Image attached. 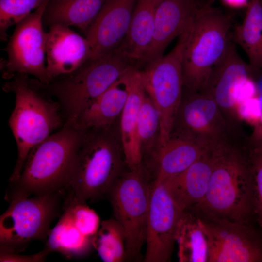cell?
Returning <instances> with one entry per match:
<instances>
[{
  "instance_id": "obj_20",
  "label": "cell",
  "mask_w": 262,
  "mask_h": 262,
  "mask_svg": "<svg viewBox=\"0 0 262 262\" xmlns=\"http://www.w3.org/2000/svg\"><path fill=\"white\" fill-rule=\"evenodd\" d=\"M145 94L140 69L133 65L130 70L129 96L120 118V140L125 162L129 169L142 163L143 154L137 134V117Z\"/></svg>"
},
{
  "instance_id": "obj_4",
  "label": "cell",
  "mask_w": 262,
  "mask_h": 262,
  "mask_svg": "<svg viewBox=\"0 0 262 262\" xmlns=\"http://www.w3.org/2000/svg\"><path fill=\"white\" fill-rule=\"evenodd\" d=\"M232 15L209 4L198 6L186 28L182 68L183 89L202 92L231 40Z\"/></svg>"
},
{
  "instance_id": "obj_27",
  "label": "cell",
  "mask_w": 262,
  "mask_h": 262,
  "mask_svg": "<svg viewBox=\"0 0 262 262\" xmlns=\"http://www.w3.org/2000/svg\"><path fill=\"white\" fill-rule=\"evenodd\" d=\"M93 247L105 262H121L127 260L124 230L114 218L101 222L92 238Z\"/></svg>"
},
{
  "instance_id": "obj_5",
  "label": "cell",
  "mask_w": 262,
  "mask_h": 262,
  "mask_svg": "<svg viewBox=\"0 0 262 262\" xmlns=\"http://www.w3.org/2000/svg\"><path fill=\"white\" fill-rule=\"evenodd\" d=\"M27 74H17L3 88L15 96V105L9 124L17 148L16 164L10 182L19 177L30 151L60 127V105L46 99L31 84Z\"/></svg>"
},
{
  "instance_id": "obj_34",
  "label": "cell",
  "mask_w": 262,
  "mask_h": 262,
  "mask_svg": "<svg viewBox=\"0 0 262 262\" xmlns=\"http://www.w3.org/2000/svg\"><path fill=\"white\" fill-rule=\"evenodd\" d=\"M224 3L232 8H242L247 7L249 0H222Z\"/></svg>"
},
{
  "instance_id": "obj_1",
  "label": "cell",
  "mask_w": 262,
  "mask_h": 262,
  "mask_svg": "<svg viewBox=\"0 0 262 262\" xmlns=\"http://www.w3.org/2000/svg\"><path fill=\"white\" fill-rule=\"evenodd\" d=\"M211 149L214 164L207 192L188 210L205 218L256 222L248 137L231 138Z\"/></svg>"
},
{
  "instance_id": "obj_30",
  "label": "cell",
  "mask_w": 262,
  "mask_h": 262,
  "mask_svg": "<svg viewBox=\"0 0 262 262\" xmlns=\"http://www.w3.org/2000/svg\"><path fill=\"white\" fill-rule=\"evenodd\" d=\"M66 209L77 229L84 235L90 238L99 229L101 222L97 213L85 203L79 202L68 195L65 203Z\"/></svg>"
},
{
  "instance_id": "obj_22",
  "label": "cell",
  "mask_w": 262,
  "mask_h": 262,
  "mask_svg": "<svg viewBox=\"0 0 262 262\" xmlns=\"http://www.w3.org/2000/svg\"><path fill=\"white\" fill-rule=\"evenodd\" d=\"M210 148L184 137L171 136L151 155L154 160V180H162L187 169Z\"/></svg>"
},
{
  "instance_id": "obj_21",
  "label": "cell",
  "mask_w": 262,
  "mask_h": 262,
  "mask_svg": "<svg viewBox=\"0 0 262 262\" xmlns=\"http://www.w3.org/2000/svg\"><path fill=\"white\" fill-rule=\"evenodd\" d=\"M158 0H137L127 34L118 49L134 65L143 60L151 43Z\"/></svg>"
},
{
  "instance_id": "obj_19",
  "label": "cell",
  "mask_w": 262,
  "mask_h": 262,
  "mask_svg": "<svg viewBox=\"0 0 262 262\" xmlns=\"http://www.w3.org/2000/svg\"><path fill=\"white\" fill-rule=\"evenodd\" d=\"M213 164V154L210 149L182 173L165 179L174 199L182 210H188L203 200Z\"/></svg>"
},
{
  "instance_id": "obj_13",
  "label": "cell",
  "mask_w": 262,
  "mask_h": 262,
  "mask_svg": "<svg viewBox=\"0 0 262 262\" xmlns=\"http://www.w3.org/2000/svg\"><path fill=\"white\" fill-rule=\"evenodd\" d=\"M197 217L207 241V262H262V229L256 222Z\"/></svg>"
},
{
  "instance_id": "obj_16",
  "label": "cell",
  "mask_w": 262,
  "mask_h": 262,
  "mask_svg": "<svg viewBox=\"0 0 262 262\" xmlns=\"http://www.w3.org/2000/svg\"><path fill=\"white\" fill-rule=\"evenodd\" d=\"M92 57L89 43L70 27L53 25L47 33L46 61L51 82L70 74Z\"/></svg>"
},
{
  "instance_id": "obj_17",
  "label": "cell",
  "mask_w": 262,
  "mask_h": 262,
  "mask_svg": "<svg viewBox=\"0 0 262 262\" xmlns=\"http://www.w3.org/2000/svg\"><path fill=\"white\" fill-rule=\"evenodd\" d=\"M198 6L195 0H158L153 38L142 64L164 55L172 41L184 32Z\"/></svg>"
},
{
  "instance_id": "obj_29",
  "label": "cell",
  "mask_w": 262,
  "mask_h": 262,
  "mask_svg": "<svg viewBox=\"0 0 262 262\" xmlns=\"http://www.w3.org/2000/svg\"><path fill=\"white\" fill-rule=\"evenodd\" d=\"M46 0H0V37L6 40L8 28L16 25Z\"/></svg>"
},
{
  "instance_id": "obj_10",
  "label": "cell",
  "mask_w": 262,
  "mask_h": 262,
  "mask_svg": "<svg viewBox=\"0 0 262 262\" xmlns=\"http://www.w3.org/2000/svg\"><path fill=\"white\" fill-rule=\"evenodd\" d=\"M202 92L215 101L231 131L242 129L237 106L258 96V89L248 63L241 57L231 39L225 53L213 67Z\"/></svg>"
},
{
  "instance_id": "obj_28",
  "label": "cell",
  "mask_w": 262,
  "mask_h": 262,
  "mask_svg": "<svg viewBox=\"0 0 262 262\" xmlns=\"http://www.w3.org/2000/svg\"><path fill=\"white\" fill-rule=\"evenodd\" d=\"M160 125L159 111L146 93L137 117V134L143 156L144 153L151 155L158 147Z\"/></svg>"
},
{
  "instance_id": "obj_23",
  "label": "cell",
  "mask_w": 262,
  "mask_h": 262,
  "mask_svg": "<svg viewBox=\"0 0 262 262\" xmlns=\"http://www.w3.org/2000/svg\"><path fill=\"white\" fill-rule=\"evenodd\" d=\"M231 39L246 53L252 77L262 73V0H249L243 20L233 27Z\"/></svg>"
},
{
  "instance_id": "obj_24",
  "label": "cell",
  "mask_w": 262,
  "mask_h": 262,
  "mask_svg": "<svg viewBox=\"0 0 262 262\" xmlns=\"http://www.w3.org/2000/svg\"><path fill=\"white\" fill-rule=\"evenodd\" d=\"M106 0H49L43 15V25L75 26L85 33Z\"/></svg>"
},
{
  "instance_id": "obj_18",
  "label": "cell",
  "mask_w": 262,
  "mask_h": 262,
  "mask_svg": "<svg viewBox=\"0 0 262 262\" xmlns=\"http://www.w3.org/2000/svg\"><path fill=\"white\" fill-rule=\"evenodd\" d=\"M132 66L89 103L80 112L73 124L83 131L113 126L120 117L128 98L130 70Z\"/></svg>"
},
{
  "instance_id": "obj_26",
  "label": "cell",
  "mask_w": 262,
  "mask_h": 262,
  "mask_svg": "<svg viewBox=\"0 0 262 262\" xmlns=\"http://www.w3.org/2000/svg\"><path fill=\"white\" fill-rule=\"evenodd\" d=\"M175 241L180 262H207L208 245L196 215L185 211L177 228Z\"/></svg>"
},
{
  "instance_id": "obj_3",
  "label": "cell",
  "mask_w": 262,
  "mask_h": 262,
  "mask_svg": "<svg viewBox=\"0 0 262 262\" xmlns=\"http://www.w3.org/2000/svg\"><path fill=\"white\" fill-rule=\"evenodd\" d=\"M84 131L66 190L73 198L85 203L107 195L126 164L113 126Z\"/></svg>"
},
{
  "instance_id": "obj_9",
  "label": "cell",
  "mask_w": 262,
  "mask_h": 262,
  "mask_svg": "<svg viewBox=\"0 0 262 262\" xmlns=\"http://www.w3.org/2000/svg\"><path fill=\"white\" fill-rule=\"evenodd\" d=\"M186 28L174 48L166 55L146 64L140 70L146 93L160 114L159 147L170 138L175 117L181 101L183 86V52Z\"/></svg>"
},
{
  "instance_id": "obj_6",
  "label": "cell",
  "mask_w": 262,
  "mask_h": 262,
  "mask_svg": "<svg viewBox=\"0 0 262 262\" xmlns=\"http://www.w3.org/2000/svg\"><path fill=\"white\" fill-rule=\"evenodd\" d=\"M132 64L117 48L91 58L73 72L48 84L35 83L57 98L66 122L73 123L80 112L125 73Z\"/></svg>"
},
{
  "instance_id": "obj_31",
  "label": "cell",
  "mask_w": 262,
  "mask_h": 262,
  "mask_svg": "<svg viewBox=\"0 0 262 262\" xmlns=\"http://www.w3.org/2000/svg\"><path fill=\"white\" fill-rule=\"evenodd\" d=\"M253 178V205L255 221L262 229V143L249 142Z\"/></svg>"
},
{
  "instance_id": "obj_8",
  "label": "cell",
  "mask_w": 262,
  "mask_h": 262,
  "mask_svg": "<svg viewBox=\"0 0 262 262\" xmlns=\"http://www.w3.org/2000/svg\"><path fill=\"white\" fill-rule=\"evenodd\" d=\"M152 181L148 169L142 163L124 171L107 194L115 218L124 231L128 260L139 261L141 258Z\"/></svg>"
},
{
  "instance_id": "obj_15",
  "label": "cell",
  "mask_w": 262,
  "mask_h": 262,
  "mask_svg": "<svg viewBox=\"0 0 262 262\" xmlns=\"http://www.w3.org/2000/svg\"><path fill=\"white\" fill-rule=\"evenodd\" d=\"M137 0H106L85 33L91 58L103 56L118 48L128 32Z\"/></svg>"
},
{
  "instance_id": "obj_25",
  "label": "cell",
  "mask_w": 262,
  "mask_h": 262,
  "mask_svg": "<svg viewBox=\"0 0 262 262\" xmlns=\"http://www.w3.org/2000/svg\"><path fill=\"white\" fill-rule=\"evenodd\" d=\"M45 247L50 252H58L67 259L83 257L93 248L92 239L77 229L65 208L57 223L50 230Z\"/></svg>"
},
{
  "instance_id": "obj_11",
  "label": "cell",
  "mask_w": 262,
  "mask_h": 262,
  "mask_svg": "<svg viewBox=\"0 0 262 262\" xmlns=\"http://www.w3.org/2000/svg\"><path fill=\"white\" fill-rule=\"evenodd\" d=\"M46 0L16 25L6 48L7 58L2 63L3 76L11 79L17 74L33 76L42 84L51 80L46 70V35L43 15Z\"/></svg>"
},
{
  "instance_id": "obj_14",
  "label": "cell",
  "mask_w": 262,
  "mask_h": 262,
  "mask_svg": "<svg viewBox=\"0 0 262 262\" xmlns=\"http://www.w3.org/2000/svg\"><path fill=\"white\" fill-rule=\"evenodd\" d=\"M184 212L174 199L166 180H154L147 218L144 262L170 260L178 224Z\"/></svg>"
},
{
  "instance_id": "obj_33",
  "label": "cell",
  "mask_w": 262,
  "mask_h": 262,
  "mask_svg": "<svg viewBox=\"0 0 262 262\" xmlns=\"http://www.w3.org/2000/svg\"><path fill=\"white\" fill-rule=\"evenodd\" d=\"M261 108V115L258 124L254 126L252 134L249 136L250 140L254 143H262V93L258 94Z\"/></svg>"
},
{
  "instance_id": "obj_12",
  "label": "cell",
  "mask_w": 262,
  "mask_h": 262,
  "mask_svg": "<svg viewBox=\"0 0 262 262\" xmlns=\"http://www.w3.org/2000/svg\"><path fill=\"white\" fill-rule=\"evenodd\" d=\"M171 136L188 138L211 149L234 134L211 96L183 89Z\"/></svg>"
},
{
  "instance_id": "obj_2",
  "label": "cell",
  "mask_w": 262,
  "mask_h": 262,
  "mask_svg": "<svg viewBox=\"0 0 262 262\" xmlns=\"http://www.w3.org/2000/svg\"><path fill=\"white\" fill-rule=\"evenodd\" d=\"M84 131L65 122L33 147L18 178L10 182L8 200L66 190Z\"/></svg>"
},
{
  "instance_id": "obj_32",
  "label": "cell",
  "mask_w": 262,
  "mask_h": 262,
  "mask_svg": "<svg viewBox=\"0 0 262 262\" xmlns=\"http://www.w3.org/2000/svg\"><path fill=\"white\" fill-rule=\"evenodd\" d=\"M0 262H41L45 261L50 252L45 247L41 251L32 255H21L19 253L0 251Z\"/></svg>"
},
{
  "instance_id": "obj_7",
  "label": "cell",
  "mask_w": 262,
  "mask_h": 262,
  "mask_svg": "<svg viewBox=\"0 0 262 262\" xmlns=\"http://www.w3.org/2000/svg\"><path fill=\"white\" fill-rule=\"evenodd\" d=\"M65 191L8 199L0 217V251L19 253L33 241H46Z\"/></svg>"
}]
</instances>
